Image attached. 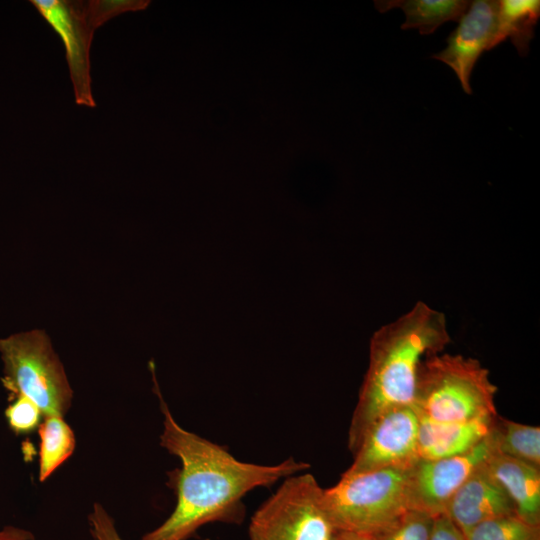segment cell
<instances>
[{"label": "cell", "mask_w": 540, "mask_h": 540, "mask_svg": "<svg viewBox=\"0 0 540 540\" xmlns=\"http://www.w3.org/2000/svg\"><path fill=\"white\" fill-rule=\"evenodd\" d=\"M485 467L512 501L516 515L540 527V468L493 453Z\"/></svg>", "instance_id": "cell-13"}, {"label": "cell", "mask_w": 540, "mask_h": 540, "mask_svg": "<svg viewBox=\"0 0 540 540\" xmlns=\"http://www.w3.org/2000/svg\"><path fill=\"white\" fill-rule=\"evenodd\" d=\"M381 13L394 8L403 10L406 19L403 30L416 28L420 34L433 33L448 21H458L468 9L471 1L466 0H382L375 1Z\"/></svg>", "instance_id": "cell-14"}, {"label": "cell", "mask_w": 540, "mask_h": 540, "mask_svg": "<svg viewBox=\"0 0 540 540\" xmlns=\"http://www.w3.org/2000/svg\"><path fill=\"white\" fill-rule=\"evenodd\" d=\"M498 1H472L447 38V46L432 58L447 64L456 74L465 93L471 94L470 77L480 55L494 48Z\"/></svg>", "instance_id": "cell-10"}, {"label": "cell", "mask_w": 540, "mask_h": 540, "mask_svg": "<svg viewBox=\"0 0 540 540\" xmlns=\"http://www.w3.org/2000/svg\"><path fill=\"white\" fill-rule=\"evenodd\" d=\"M3 385L11 398L23 395L43 417L62 416L70 408L73 392L64 368L44 331L31 330L0 339Z\"/></svg>", "instance_id": "cell-5"}, {"label": "cell", "mask_w": 540, "mask_h": 540, "mask_svg": "<svg viewBox=\"0 0 540 540\" xmlns=\"http://www.w3.org/2000/svg\"><path fill=\"white\" fill-rule=\"evenodd\" d=\"M5 418L10 429L17 435L31 433L38 429L43 414L38 406L23 395L12 397L5 410Z\"/></svg>", "instance_id": "cell-21"}, {"label": "cell", "mask_w": 540, "mask_h": 540, "mask_svg": "<svg viewBox=\"0 0 540 540\" xmlns=\"http://www.w3.org/2000/svg\"><path fill=\"white\" fill-rule=\"evenodd\" d=\"M494 453L489 435L472 450L453 457L418 459L409 469L410 509L435 517L468 477Z\"/></svg>", "instance_id": "cell-8"}, {"label": "cell", "mask_w": 540, "mask_h": 540, "mask_svg": "<svg viewBox=\"0 0 540 540\" xmlns=\"http://www.w3.org/2000/svg\"><path fill=\"white\" fill-rule=\"evenodd\" d=\"M464 537L465 540H540V527L510 514L484 521Z\"/></svg>", "instance_id": "cell-18"}, {"label": "cell", "mask_w": 540, "mask_h": 540, "mask_svg": "<svg viewBox=\"0 0 540 540\" xmlns=\"http://www.w3.org/2000/svg\"><path fill=\"white\" fill-rule=\"evenodd\" d=\"M494 453L540 468V428L497 416L489 433Z\"/></svg>", "instance_id": "cell-16"}, {"label": "cell", "mask_w": 540, "mask_h": 540, "mask_svg": "<svg viewBox=\"0 0 540 540\" xmlns=\"http://www.w3.org/2000/svg\"><path fill=\"white\" fill-rule=\"evenodd\" d=\"M420 417L414 406L390 409L375 418L353 452L347 473L410 468L419 459Z\"/></svg>", "instance_id": "cell-7"}, {"label": "cell", "mask_w": 540, "mask_h": 540, "mask_svg": "<svg viewBox=\"0 0 540 540\" xmlns=\"http://www.w3.org/2000/svg\"><path fill=\"white\" fill-rule=\"evenodd\" d=\"M30 3L58 33L64 44L75 102L95 107L89 57L94 30L85 19L81 1L31 0Z\"/></svg>", "instance_id": "cell-9"}, {"label": "cell", "mask_w": 540, "mask_h": 540, "mask_svg": "<svg viewBox=\"0 0 540 540\" xmlns=\"http://www.w3.org/2000/svg\"><path fill=\"white\" fill-rule=\"evenodd\" d=\"M434 517L417 510L407 509L389 525L372 535L373 540H430Z\"/></svg>", "instance_id": "cell-19"}, {"label": "cell", "mask_w": 540, "mask_h": 540, "mask_svg": "<svg viewBox=\"0 0 540 540\" xmlns=\"http://www.w3.org/2000/svg\"><path fill=\"white\" fill-rule=\"evenodd\" d=\"M450 341L445 315L423 301L374 332L368 369L349 427L348 447L352 453L380 414L414 406L422 361L441 353Z\"/></svg>", "instance_id": "cell-2"}, {"label": "cell", "mask_w": 540, "mask_h": 540, "mask_svg": "<svg viewBox=\"0 0 540 540\" xmlns=\"http://www.w3.org/2000/svg\"><path fill=\"white\" fill-rule=\"evenodd\" d=\"M497 416L452 423L435 422L419 416V458L440 459L472 450L489 435Z\"/></svg>", "instance_id": "cell-12"}, {"label": "cell", "mask_w": 540, "mask_h": 540, "mask_svg": "<svg viewBox=\"0 0 540 540\" xmlns=\"http://www.w3.org/2000/svg\"><path fill=\"white\" fill-rule=\"evenodd\" d=\"M0 540H35V537L25 528L8 525L0 528Z\"/></svg>", "instance_id": "cell-24"}, {"label": "cell", "mask_w": 540, "mask_h": 540, "mask_svg": "<svg viewBox=\"0 0 540 540\" xmlns=\"http://www.w3.org/2000/svg\"><path fill=\"white\" fill-rule=\"evenodd\" d=\"M39 481H46L74 452L75 434L64 417L44 416L38 427Z\"/></svg>", "instance_id": "cell-17"}, {"label": "cell", "mask_w": 540, "mask_h": 540, "mask_svg": "<svg viewBox=\"0 0 540 540\" xmlns=\"http://www.w3.org/2000/svg\"><path fill=\"white\" fill-rule=\"evenodd\" d=\"M409 469L344 472L324 489L326 510L339 531L374 535L410 509Z\"/></svg>", "instance_id": "cell-4"}, {"label": "cell", "mask_w": 540, "mask_h": 540, "mask_svg": "<svg viewBox=\"0 0 540 540\" xmlns=\"http://www.w3.org/2000/svg\"><path fill=\"white\" fill-rule=\"evenodd\" d=\"M332 540H373L372 535L350 531H338Z\"/></svg>", "instance_id": "cell-25"}, {"label": "cell", "mask_w": 540, "mask_h": 540, "mask_svg": "<svg viewBox=\"0 0 540 540\" xmlns=\"http://www.w3.org/2000/svg\"><path fill=\"white\" fill-rule=\"evenodd\" d=\"M149 3L150 2L146 0L81 1L85 19L94 31L111 18L128 11L143 10Z\"/></svg>", "instance_id": "cell-20"}, {"label": "cell", "mask_w": 540, "mask_h": 540, "mask_svg": "<svg viewBox=\"0 0 540 540\" xmlns=\"http://www.w3.org/2000/svg\"><path fill=\"white\" fill-rule=\"evenodd\" d=\"M497 387L477 359L437 353L426 357L418 371L414 408L435 422H464L497 415Z\"/></svg>", "instance_id": "cell-3"}, {"label": "cell", "mask_w": 540, "mask_h": 540, "mask_svg": "<svg viewBox=\"0 0 540 540\" xmlns=\"http://www.w3.org/2000/svg\"><path fill=\"white\" fill-rule=\"evenodd\" d=\"M539 17L540 1L538 0L498 1L497 30L493 46L496 47L509 37L518 54L526 56Z\"/></svg>", "instance_id": "cell-15"}, {"label": "cell", "mask_w": 540, "mask_h": 540, "mask_svg": "<svg viewBox=\"0 0 540 540\" xmlns=\"http://www.w3.org/2000/svg\"><path fill=\"white\" fill-rule=\"evenodd\" d=\"M445 514L465 535L484 521L516 513L507 493L484 463L455 492Z\"/></svg>", "instance_id": "cell-11"}, {"label": "cell", "mask_w": 540, "mask_h": 540, "mask_svg": "<svg viewBox=\"0 0 540 540\" xmlns=\"http://www.w3.org/2000/svg\"><path fill=\"white\" fill-rule=\"evenodd\" d=\"M151 369L163 414L160 444L180 460L181 467L170 476L177 497L173 512L141 540H187L205 524L237 522L248 492L310 467L294 458L274 465L242 462L222 446L185 430L163 400L152 363Z\"/></svg>", "instance_id": "cell-1"}, {"label": "cell", "mask_w": 540, "mask_h": 540, "mask_svg": "<svg viewBox=\"0 0 540 540\" xmlns=\"http://www.w3.org/2000/svg\"><path fill=\"white\" fill-rule=\"evenodd\" d=\"M89 530L93 540H124L112 516L99 503H95L88 516Z\"/></svg>", "instance_id": "cell-22"}, {"label": "cell", "mask_w": 540, "mask_h": 540, "mask_svg": "<svg viewBox=\"0 0 540 540\" xmlns=\"http://www.w3.org/2000/svg\"><path fill=\"white\" fill-rule=\"evenodd\" d=\"M323 495L311 473L286 477L252 516L250 540H332L339 530Z\"/></svg>", "instance_id": "cell-6"}, {"label": "cell", "mask_w": 540, "mask_h": 540, "mask_svg": "<svg viewBox=\"0 0 540 540\" xmlns=\"http://www.w3.org/2000/svg\"><path fill=\"white\" fill-rule=\"evenodd\" d=\"M430 540H465V537L451 519L442 513L434 517Z\"/></svg>", "instance_id": "cell-23"}]
</instances>
